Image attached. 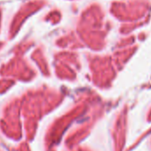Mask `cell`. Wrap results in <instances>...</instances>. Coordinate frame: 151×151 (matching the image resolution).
I'll return each mask as SVG.
<instances>
[]
</instances>
